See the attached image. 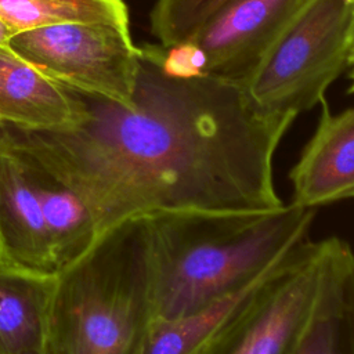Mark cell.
Listing matches in <instances>:
<instances>
[{
	"label": "cell",
	"instance_id": "cell-1",
	"mask_svg": "<svg viewBox=\"0 0 354 354\" xmlns=\"http://www.w3.org/2000/svg\"><path fill=\"white\" fill-rule=\"evenodd\" d=\"M160 54V44L138 47L130 105L77 91L87 113L76 129L0 130L83 199L100 234L165 210L283 206L272 159L296 116L257 109L235 80L171 77Z\"/></svg>",
	"mask_w": 354,
	"mask_h": 354
},
{
	"label": "cell",
	"instance_id": "cell-2",
	"mask_svg": "<svg viewBox=\"0 0 354 354\" xmlns=\"http://www.w3.org/2000/svg\"><path fill=\"white\" fill-rule=\"evenodd\" d=\"M315 213L290 202L264 212L165 210L144 216L152 319L184 317L248 286L307 239Z\"/></svg>",
	"mask_w": 354,
	"mask_h": 354
},
{
	"label": "cell",
	"instance_id": "cell-3",
	"mask_svg": "<svg viewBox=\"0 0 354 354\" xmlns=\"http://www.w3.org/2000/svg\"><path fill=\"white\" fill-rule=\"evenodd\" d=\"M152 319V267L145 217L104 230L57 271L51 354H137Z\"/></svg>",
	"mask_w": 354,
	"mask_h": 354
},
{
	"label": "cell",
	"instance_id": "cell-4",
	"mask_svg": "<svg viewBox=\"0 0 354 354\" xmlns=\"http://www.w3.org/2000/svg\"><path fill=\"white\" fill-rule=\"evenodd\" d=\"M354 41V0H304L261 61L242 82L267 113L297 116L325 100Z\"/></svg>",
	"mask_w": 354,
	"mask_h": 354
},
{
	"label": "cell",
	"instance_id": "cell-5",
	"mask_svg": "<svg viewBox=\"0 0 354 354\" xmlns=\"http://www.w3.org/2000/svg\"><path fill=\"white\" fill-rule=\"evenodd\" d=\"M7 44L59 84L130 105L138 47L126 25L69 22L14 33Z\"/></svg>",
	"mask_w": 354,
	"mask_h": 354
},
{
	"label": "cell",
	"instance_id": "cell-6",
	"mask_svg": "<svg viewBox=\"0 0 354 354\" xmlns=\"http://www.w3.org/2000/svg\"><path fill=\"white\" fill-rule=\"evenodd\" d=\"M322 241H303L267 275L245 308L196 354H289L317 296Z\"/></svg>",
	"mask_w": 354,
	"mask_h": 354
},
{
	"label": "cell",
	"instance_id": "cell-7",
	"mask_svg": "<svg viewBox=\"0 0 354 354\" xmlns=\"http://www.w3.org/2000/svg\"><path fill=\"white\" fill-rule=\"evenodd\" d=\"M304 0H227L195 32L206 73L242 83Z\"/></svg>",
	"mask_w": 354,
	"mask_h": 354
},
{
	"label": "cell",
	"instance_id": "cell-8",
	"mask_svg": "<svg viewBox=\"0 0 354 354\" xmlns=\"http://www.w3.org/2000/svg\"><path fill=\"white\" fill-rule=\"evenodd\" d=\"M86 113L77 91L51 79L8 44L0 46V129L69 131Z\"/></svg>",
	"mask_w": 354,
	"mask_h": 354
},
{
	"label": "cell",
	"instance_id": "cell-9",
	"mask_svg": "<svg viewBox=\"0 0 354 354\" xmlns=\"http://www.w3.org/2000/svg\"><path fill=\"white\" fill-rule=\"evenodd\" d=\"M318 126L290 171L292 202L314 207L354 198V106L332 113L325 100Z\"/></svg>",
	"mask_w": 354,
	"mask_h": 354
},
{
	"label": "cell",
	"instance_id": "cell-10",
	"mask_svg": "<svg viewBox=\"0 0 354 354\" xmlns=\"http://www.w3.org/2000/svg\"><path fill=\"white\" fill-rule=\"evenodd\" d=\"M0 257L57 272L40 202L22 153L0 130Z\"/></svg>",
	"mask_w": 354,
	"mask_h": 354
},
{
	"label": "cell",
	"instance_id": "cell-11",
	"mask_svg": "<svg viewBox=\"0 0 354 354\" xmlns=\"http://www.w3.org/2000/svg\"><path fill=\"white\" fill-rule=\"evenodd\" d=\"M289 354H354V253L339 238L322 239L317 296Z\"/></svg>",
	"mask_w": 354,
	"mask_h": 354
},
{
	"label": "cell",
	"instance_id": "cell-12",
	"mask_svg": "<svg viewBox=\"0 0 354 354\" xmlns=\"http://www.w3.org/2000/svg\"><path fill=\"white\" fill-rule=\"evenodd\" d=\"M57 272L24 267L0 257V351H44L50 342Z\"/></svg>",
	"mask_w": 354,
	"mask_h": 354
},
{
	"label": "cell",
	"instance_id": "cell-13",
	"mask_svg": "<svg viewBox=\"0 0 354 354\" xmlns=\"http://www.w3.org/2000/svg\"><path fill=\"white\" fill-rule=\"evenodd\" d=\"M15 148L26 162L33 188L40 202L53 259L58 271L80 257L94 243L100 235L95 218L88 206L72 188L58 180L32 156L18 147Z\"/></svg>",
	"mask_w": 354,
	"mask_h": 354
},
{
	"label": "cell",
	"instance_id": "cell-14",
	"mask_svg": "<svg viewBox=\"0 0 354 354\" xmlns=\"http://www.w3.org/2000/svg\"><path fill=\"white\" fill-rule=\"evenodd\" d=\"M277 266L241 290L191 314L169 321L152 319L142 336L137 354H196L245 308Z\"/></svg>",
	"mask_w": 354,
	"mask_h": 354
},
{
	"label": "cell",
	"instance_id": "cell-15",
	"mask_svg": "<svg viewBox=\"0 0 354 354\" xmlns=\"http://www.w3.org/2000/svg\"><path fill=\"white\" fill-rule=\"evenodd\" d=\"M0 21L11 35L69 22L129 26L123 0H0Z\"/></svg>",
	"mask_w": 354,
	"mask_h": 354
},
{
	"label": "cell",
	"instance_id": "cell-16",
	"mask_svg": "<svg viewBox=\"0 0 354 354\" xmlns=\"http://www.w3.org/2000/svg\"><path fill=\"white\" fill-rule=\"evenodd\" d=\"M227 0H155L151 32L163 47L188 40Z\"/></svg>",
	"mask_w": 354,
	"mask_h": 354
},
{
	"label": "cell",
	"instance_id": "cell-17",
	"mask_svg": "<svg viewBox=\"0 0 354 354\" xmlns=\"http://www.w3.org/2000/svg\"><path fill=\"white\" fill-rule=\"evenodd\" d=\"M160 66L163 72L177 79H194L206 75L207 55L191 39L173 44L162 46Z\"/></svg>",
	"mask_w": 354,
	"mask_h": 354
},
{
	"label": "cell",
	"instance_id": "cell-18",
	"mask_svg": "<svg viewBox=\"0 0 354 354\" xmlns=\"http://www.w3.org/2000/svg\"><path fill=\"white\" fill-rule=\"evenodd\" d=\"M11 36V33H10V30L6 28V25L0 21V46H3V44H7V41H8V37Z\"/></svg>",
	"mask_w": 354,
	"mask_h": 354
},
{
	"label": "cell",
	"instance_id": "cell-19",
	"mask_svg": "<svg viewBox=\"0 0 354 354\" xmlns=\"http://www.w3.org/2000/svg\"><path fill=\"white\" fill-rule=\"evenodd\" d=\"M350 79H351V86H350V93L354 94V66H351V72H350Z\"/></svg>",
	"mask_w": 354,
	"mask_h": 354
},
{
	"label": "cell",
	"instance_id": "cell-20",
	"mask_svg": "<svg viewBox=\"0 0 354 354\" xmlns=\"http://www.w3.org/2000/svg\"><path fill=\"white\" fill-rule=\"evenodd\" d=\"M348 66H354V44L351 47V53H350V58H348Z\"/></svg>",
	"mask_w": 354,
	"mask_h": 354
},
{
	"label": "cell",
	"instance_id": "cell-21",
	"mask_svg": "<svg viewBox=\"0 0 354 354\" xmlns=\"http://www.w3.org/2000/svg\"><path fill=\"white\" fill-rule=\"evenodd\" d=\"M0 354H4V353H1L0 351ZM28 354H51V351H50V347L47 348V350H44V351H37V353H28Z\"/></svg>",
	"mask_w": 354,
	"mask_h": 354
},
{
	"label": "cell",
	"instance_id": "cell-22",
	"mask_svg": "<svg viewBox=\"0 0 354 354\" xmlns=\"http://www.w3.org/2000/svg\"><path fill=\"white\" fill-rule=\"evenodd\" d=\"M353 44H354V41H353Z\"/></svg>",
	"mask_w": 354,
	"mask_h": 354
}]
</instances>
